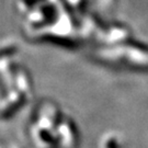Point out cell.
<instances>
[{
	"label": "cell",
	"instance_id": "obj_1",
	"mask_svg": "<svg viewBox=\"0 0 148 148\" xmlns=\"http://www.w3.org/2000/svg\"><path fill=\"white\" fill-rule=\"evenodd\" d=\"M57 143L63 148H77L78 135L75 124L68 117L63 116L56 128Z\"/></svg>",
	"mask_w": 148,
	"mask_h": 148
},
{
	"label": "cell",
	"instance_id": "obj_2",
	"mask_svg": "<svg viewBox=\"0 0 148 148\" xmlns=\"http://www.w3.org/2000/svg\"><path fill=\"white\" fill-rule=\"evenodd\" d=\"M99 148H124L122 135L115 132L104 134V136L101 138Z\"/></svg>",
	"mask_w": 148,
	"mask_h": 148
}]
</instances>
